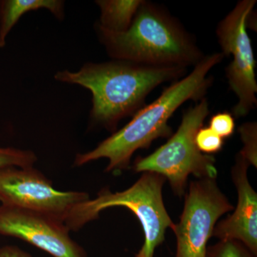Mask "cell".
<instances>
[{"label":"cell","mask_w":257,"mask_h":257,"mask_svg":"<svg viewBox=\"0 0 257 257\" xmlns=\"http://www.w3.org/2000/svg\"><path fill=\"white\" fill-rule=\"evenodd\" d=\"M224 57L221 52L204 56L190 74L166 88L153 102L135 113L124 127L92 151L77 154L74 165L81 167L105 158L109 160L106 172L118 173L127 169L137 150L148 148L157 139L171 137L172 130L168 124L171 116L186 101L203 99L212 82L207 77L209 71Z\"/></svg>","instance_id":"1"},{"label":"cell","mask_w":257,"mask_h":257,"mask_svg":"<svg viewBox=\"0 0 257 257\" xmlns=\"http://www.w3.org/2000/svg\"><path fill=\"white\" fill-rule=\"evenodd\" d=\"M185 67L155 66L124 60L87 63L77 72L59 71L55 78L78 84L92 94L93 122L115 131L120 120L140 110L148 94L162 83L185 74Z\"/></svg>","instance_id":"2"},{"label":"cell","mask_w":257,"mask_h":257,"mask_svg":"<svg viewBox=\"0 0 257 257\" xmlns=\"http://www.w3.org/2000/svg\"><path fill=\"white\" fill-rule=\"evenodd\" d=\"M115 60L155 66H195L204 57L190 35L165 10L144 1L124 32L96 29Z\"/></svg>","instance_id":"3"},{"label":"cell","mask_w":257,"mask_h":257,"mask_svg":"<svg viewBox=\"0 0 257 257\" xmlns=\"http://www.w3.org/2000/svg\"><path fill=\"white\" fill-rule=\"evenodd\" d=\"M165 181L163 176L147 172L122 192H112L109 188H103L96 198H90L79 206L68 227L70 231H78L98 219L104 209L126 208L138 217L145 234L143 246L135 257H154L156 248L165 241L166 230L172 229L175 225L164 204L162 189Z\"/></svg>","instance_id":"4"},{"label":"cell","mask_w":257,"mask_h":257,"mask_svg":"<svg viewBox=\"0 0 257 257\" xmlns=\"http://www.w3.org/2000/svg\"><path fill=\"white\" fill-rule=\"evenodd\" d=\"M209 114V103L204 98L184 113L178 130L165 145L149 156L137 159L135 172L163 176L180 197L185 192L189 175L198 179H216L215 159L202 154L195 143L196 135Z\"/></svg>","instance_id":"5"},{"label":"cell","mask_w":257,"mask_h":257,"mask_svg":"<svg viewBox=\"0 0 257 257\" xmlns=\"http://www.w3.org/2000/svg\"><path fill=\"white\" fill-rule=\"evenodd\" d=\"M255 0L239 2L231 13L221 20L216 30L221 53L233 57L226 69L230 89L238 98L233 108L236 117L246 116L257 105V83L251 40L248 35L247 18L256 5Z\"/></svg>","instance_id":"6"},{"label":"cell","mask_w":257,"mask_h":257,"mask_svg":"<svg viewBox=\"0 0 257 257\" xmlns=\"http://www.w3.org/2000/svg\"><path fill=\"white\" fill-rule=\"evenodd\" d=\"M89 199L87 192L57 190L51 180L34 167H10L0 170L2 205L42 213L67 226L76 209Z\"/></svg>","instance_id":"7"},{"label":"cell","mask_w":257,"mask_h":257,"mask_svg":"<svg viewBox=\"0 0 257 257\" xmlns=\"http://www.w3.org/2000/svg\"><path fill=\"white\" fill-rule=\"evenodd\" d=\"M234 209L216 179L191 182L180 221L172 230L177 237L175 257H206L207 243L218 219Z\"/></svg>","instance_id":"8"},{"label":"cell","mask_w":257,"mask_h":257,"mask_svg":"<svg viewBox=\"0 0 257 257\" xmlns=\"http://www.w3.org/2000/svg\"><path fill=\"white\" fill-rule=\"evenodd\" d=\"M64 222L23 208L0 205V235L26 241L53 257H87Z\"/></svg>","instance_id":"9"},{"label":"cell","mask_w":257,"mask_h":257,"mask_svg":"<svg viewBox=\"0 0 257 257\" xmlns=\"http://www.w3.org/2000/svg\"><path fill=\"white\" fill-rule=\"evenodd\" d=\"M248 166L238 155L231 170V177L237 190V207L231 215L216 225L212 236L220 240L239 241L256 256L257 194L248 182Z\"/></svg>","instance_id":"10"},{"label":"cell","mask_w":257,"mask_h":257,"mask_svg":"<svg viewBox=\"0 0 257 257\" xmlns=\"http://www.w3.org/2000/svg\"><path fill=\"white\" fill-rule=\"evenodd\" d=\"M42 8L48 10L57 18H63L64 3L62 1L5 0L0 2V49L5 46L7 37L24 14Z\"/></svg>","instance_id":"11"},{"label":"cell","mask_w":257,"mask_h":257,"mask_svg":"<svg viewBox=\"0 0 257 257\" xmlns=\"http://www.w3.org/2000/svg\"><path fill=\"white\" fill-rule=\"evenodd\" d=\"M143 0H99L96 5L101 15L96 28L111 32L128 30L138 13Z\"/></svg>","instance_id":"12"},{"label":"cell","mask_w":257,"mask_h":257,"mask_svg":"<svg viewBox=\"0 0 257 257\" xmlns=\"http://www.w3.org/2000/svg\"><path fill=\"white\" fill-rule=\"evenodd\" d=\"M37 160L35 152L30 150L0 147V170L10 167H34Z\"/></svg>","instance_id":"13"},{"label":"cell","mask_w":257,"mask_h":257,"mask_svg":"<svg viewBox=\"0 0 257 257\" xmlns=\"http://www.w3.org/2000/svg\"><path fill=\"white\" fill-rule=\"evenodd\" d=\"M240 135L243 147L239 155L248 165L257 167V124L256 122H246L240 126Z\"/></svg>","instance_id":"14"},{"label":"cell","mask_w":257,"mask_h":257,"mask_svg":"<svg viewBox=\"0 0 257 257\" xmlns=\"http://www.w3.org/2000/svg\"><path fill=\"white\" fill-rule=\"evenodd\" d=\"M206 257H256L242 243L234 239L220 240L207 247Z\"/></svg>","instance_id":"15"},{"label":"cell","mask_w":257,"mask_h":257,"mask_svg":"<svg viewBox=\"0 0 257 257\" xmlns=\"http://www.w3.org/2000/svg\"><path fill=\"white\" fill-rule=\"evenodd\" d=\"M195 143L199 151L208 155L221 151L224 141L210 128L202 127L196 135Z\"/></svg>","instance_id":"16"},{"label":"cell","mask_w":257,"mask_h":257,"mask_svg":"<svg viewBox=\"0 0 257 257\" xmlns=\"http://www.w3.org/2000/svg\"><path fill=\"white\" fill-rule=\"evenodd\" d=\"M209 128L222 139L229 138L234 133V117L228 112L218 113L211 116Z\"/></svg>","instance_id":"17"},{"label":"cell","mask_w":257,"mask_h":257,"mask_svg":"<svg viewBox=\"0 0 257 257\" xmlns=\"http://www.w3.org/2000/svg\"><path fill=\"white\" fill-rule=\"evenodd\" d=\"M0 257H32L31 255L15 246L0 247Z\"/></svg>","instance_id":"18"}]
</instances>
